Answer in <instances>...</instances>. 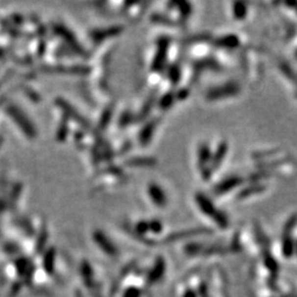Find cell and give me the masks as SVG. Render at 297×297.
Masks as SVG:
<instances>
[{
    "label": "cell",
    "mask_w": 297,
    "mask_h": 297,
    "mask_svg": "<svg viewBox=\"0 0 297 297\" xmlns=\"http://www.w3.org/2000/svg\"><path fill=\"white\" fill-rule=\"evenodd\" d=\"M148 195L151 198L153 204L157 207H164L168 204V197H166L165 192L162 190L160 185H157L155 183L148 184Z\"/></svg>",
    "instance_id": "cell-4"
},
{
    "label": "cell",
    "mask_w": 297,
    "mask_h": 297,
    "mask_svg": "<svg viewBox=\"0 0 297 297\" xmlns=\"http://www.w3.org/2000/svg\"><path fill=\"white\" fill-rule=\"evenodd\" d=\"M169 77L172 84H178L179 79H181V69H179L177 65L171 66L169 69Z\"/></svg>",
    "instance_id": "cell-14"
},
{
    "label": "cell",
    "mask_w": 297,
    "mask_h": 297,
    "mask_svg": "<svg viewBox=\"0 0 297 297\" xmlns=\"http://www.w3.org/2000/svg\"><path fill=\"white\" fill-rule=\"evenodd\" d=\"M240 93V86L237 83H226L222 86L211 88L206 94V99L210 101L219 100V99L236 96Z\"/></svg>",
    "instance_id": "cell-1"
},
{
    "label": "cell",
    "mask_w": 297,
    "mask_h": 297,
    "mask_svg": "<svg viewBox=\"0 0 297 297\" xmlns=\"http://www.w3.org/2000/svg\"><path fill=\"white\" fill-rule=\"evenodd\" d=\"M156 125H157V120L156 119H153L151 121H148V124L143 125V128L141 129L140 133H139V142H140V145H142L143 147H146L151 142L153 134H154V131H155Z\"/></svg>",
    "instance_id": "cell-6"
},
{
    "label": "cell",
    "mask_w": 297,
    "mask_h": 297,
    "mask_svg": "<svg viewBox=\"0 0 297 297\" xmlns=\"http://www.w3.org/2000/svg\"><path fill=\"white\" fill-rule=\"evenodd\" d=\"M264 190H265V186L262 185V184H260V183L252 184V185H250V186L245 187L244 190L239 193L238 198H239V199H245V198H249L250 196H253L255 194H259V193H262Z\"/></svg>",
    "instance_id": "cell-10"
},
{
    "label": "cell",
    "mask_w": 297,
    "mask_h": 297,
    "mask_svg": "<svg viewBox=\"0 0 297 297\" xmlns=\"http://www.w3.org/2000/svg\"><path fill=\"white\" fill-rule=\"evenodd\" d=\"M228 152V145L226 141L220 142L218 145L217 150L213 154V157H211L210 161V169L211 170H217L218 166L223 163V161L224 159V156L227 155Z\"/></svg>",
    "instance_id": "cell-7"
},
{
    "label": "cell",
    "mask_w": 297,
    "mask_h": 297,
    "mask_svg": "<svg viewBox=\"0 0 297 297\" xmlns=\"http://www.w3.org/2000/svg\"><path fill=\"white\" fill-rule=\"evenodd\" d=\"M175 6H177L179 12L183 17H188L192 13V6L190 2H177L175 3Z\"/></svg>",
    "instance_id": "cell-15"
},
{
    "label": "cell",
    "mask_w": 297,
    "mask_h": 297,
    "mask_svg": "<svg viewBox=\"0 0 297 297\" xmlns=\"http://www.w3.org/2000/svg\"><path fill=\"white\" fill-rule=\"evenodd\" d=\"M239 44L240 40L235 34H227L215 40V46L223 49H236Z\"/></svg>",
    "instance_id": "cell-8"
},
{
    "label": "cell",
    "mask_w": 297,
    "mask_h": 297,
    "mask_svg": "<svg viewBox=\"0 0 297 297\" xmlns=\"http://www.w3.org/2000/svg\"><path fill=\"white\" fill-rule=\"evenodd\" d=\"M214 218H215V220H216V223H217L219 224V226L226 227L227 224H228V218H227V216H226V214H223V211L217 210V213L215 214Z\"/></svg>",
    "instance_id": "cell-16"
},
{
    "label": "cell",
    "mask_w": 297,
    "mask_h": 297,
    "mask_svg": "<svg viewBox=\"0 0 297 297\" xmlns=\"http://www.w3.org/2000/svg\"><path fill=\"white\" fill-rule=\"evenodd\" d=\"M169 47H170V40L168 38H161L159 41H157V49L152 63L153 71L161 72V70L163 69L166 61V56H168Z\"/></svg>",
    "instance_id": "cell-2"
},
{
    "label": "cell",
    "mask_w": 297,
    "mask_h": 297,
    "mask_svg": "<svg viewBox=\"0 0 297 297\" xmlns=\"http://www.w3.org/2000/svg\"><path fill=\"white\" fill-rule=\"evenodd\" d=\"M128 163L130 165H134V166H153L155 165L157 162L154 157L141 156V157H134V159L130 160Z\"/></svg>",
    "instance_id": "cell-12"
},
{
    "label": "cell",
    "mask_w": 297,
    "mask_h": 297,
    "mask_svg": "<svg viewBox=\"0 0 297 297\" xmlns=\"http://www.w3.org/2000/svg\"><path fill=\"white\" fill-rule=\"evenodd\" d=\"M188 95V92L187 89H179V91L175 94V97H176V99H185Z\"/></svg>",
    "instance_id": "cell-18"
},
{
    "label": "cell",
    "mask_w": 297,
    "mask_h": 297,
    "mask_svg": "<svg viewBox=\"0 0 297 297\" xmlns=\"http://www.w3.org/2000/svg\"><path fill=\"white\" fill-rule=\"evenodd\" d=\"M195 200L197 206L199 207V209L201 210V213H204L207 216H215V214L217 213V209H216L215 205L213 204L210 198L205 195L204 193H197L195 195Z\"/></svg>",
    "instance_id": "cell-5"
},
{
    "label": "cell",
    "mask_w": 297,
    "mask_h": 297,
    "mask_svg": "<svg viewBox=\"0 0 297 297\" xmlns=\"http://www.w3.org/2000/svg\"><path fill=\"white\" fill-rule=\"evenodd\" d=\"M242 178L239 176V175H232V176H229L223 178L222 182H219L217 185L214 187V193L216 196H220L226 194V193L232 191L233 188L238 187L242 184Z\"/></svg>",
    "instance_id": "cell-3"
},
{
    "label": "cell",
    "mask_w": 297,
    "mask_h": 297,
    "mask_svg": "<svg viewBox=\"0 0 297 297\" xmlns=\"http://www.w3.org/2000/svg\"><path fill=\"white\" fill-rule=\"evenodd\" d=\"M233 17L237 20H244L248 15V7L245 2H235L232 7Z\"/></svg>",
    "instance_id": "cell-11"
},
{
    "label": "cell",
    "mask_w": 297,
    "mask_h": 297,
    "mask_svg": "<svg viewBox=\"0 0 297 297\" xmlns=\"http://www.w3.org/2000/svg\"><path fill=\"white\" fill-rule=\"evenodd\" d=\"M175 100H176L175 94L166 93L165 95L162 96L161 99H160V101H159L160 108H161V109H163V110H168V109H170L171 107H172V105H173Z\"/></svg>",
    "instance_id": "cell-13"
},
{
    "label": "cell",
    "mask_w": 297,
    "mask_h": 297,
    "mask_svg": "<svg viewBox=\"0 0 297 297\" xmlns=\"http://www.w3.org/2000/svg\"><path fill=\"white\" fill-rule=\"evenodd\" d=\"M148 228L152 229V230L155 232H160L162 226L159 222H156V220H152V222L148 223Z\"/></svg>",
    "instance_id": "cell-17"
},
{
    "label": "cell",
    "mask_w": 297,
    "mask_h": 297,
    "mask_svg": "<svg viewBox=\"0 0 297 297\" xmlns=\"http://www.w3.org/2000/svg\"><path fill=\"white\" fill-rule=\"evenodd\" d=\"M211 157H213V154H211L209 146L206 145V143H202L199 147V150H198V162H199V165L201 166L200 169L207 168L206 164L210 163Z\"/></svg>",
    "instance_id": "cell-9"
}]
</instances>
